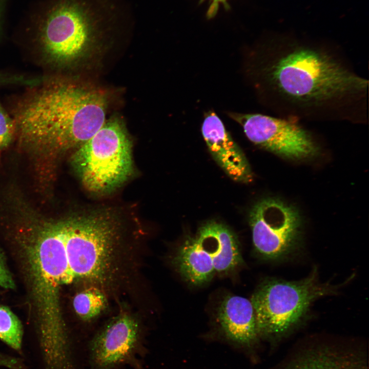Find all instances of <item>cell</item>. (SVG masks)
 <instances>
[{
  "mask_svg": "<svg viewBox=\"0 0 369 369\" xmlns=\"http://www.w3.org/2000/svg\"><path fill=\"white\" fill-rule=\"evenodd\" d=\"M244 67L259 101L274 115L367 121L368 80L337 45L276 33L249 50Z\"/></svg>",
  "mask_w": 369,
  "mask_h": 369,
  "instance_id": "obj_1",
  "label": "cell"
},
{
  "mask_svg": "<svg viewBox=\"0 0 369 369\" xmlns=\"http://www.w3.org/2000/svg\"><path fill=\"white\" fill-rule=\"evenodd\" d=\"M42 84L19 102L13 118L19 143L46 159L90 138L106 121L107 100L100 92L74 83Z\"/></svg>",
  "mask_w": 369,
  "mask_h": 369,
  "instance_id": "obj_2",
  "label": "cell"
},
{
  "mask_svg": "<svg viewBox=\"0 0 369 369\" xmlns=\"http://www.w3.org/2000/svg\"><path fill=\"white\" fill-rule=\"evenodd\" d=\"M14 239L29 285L40 352L57 356L73 347L63 318L60 292L71 284L58 218L19 212Z\"/></svg>",
  "mask_w": 369,
  "mask_h": 369,
  "instance_id": "obj_3",
  "label": "cell"
},
{
  "mask_svg": "<svg viewBox=\"0 0 369 369\" xmlns=\"http://www.w3.org/2000/svg\"><path fill=\"white\" fill-rule=\"evenodd\" d=\"M71 164L84 187L97 194L118 188L133 169L132 142L118 119L106 121L88 140L75 149Z\"/></svg>",
  "mask_w": 369,
  "mask_h": 369,
  "instance_id": "obj_4",
  "label": "cell"
},
{
  "mask_svg": "<svg viewBox=\"0 0 369 369\" xmlns=\"http://www.w3.org/2000/svg\"><path fill=\"white\" fill-rule=\"evenodd\" d=\"M336 291L329 283H320L316 271L297 281H265L251 300L259 335L275 341L282 338L299 323L314 301Z\"/></svg>",
  "mask_w": 369,
  "mask_h": 369,
  "instance_id": "obj_5",
  "label": "cell"
},
{
  "mask_svg": "<svg viewBox=\"0 0 369 369\" xmlns=\"http://www.w3.org/2000/svg\"><path fill=\"white\" fill-rule=\"evenodd\" d=\"M103 20L84 0H61L47 14L39 40L42 54L56 65L70 64L82 56L95 41Z\"/></svg>",
  "mask_w": 369,
  "mask_h": 369,
  "instance_id": "obj_6",
  "label": "cell"
},
{
  "mask_svg": "<svg viewBox=\"0 0 369 369\" xmlns=\"http://www.w3.org/2000/svg\"><path fill=\"white\" fill-rule=\"evenodd\" d=\"M227 115L242 126L252 142L282 158L303 160L319 152L313 134L299 120L260 113L228 112Z\"/></svg>",
  "mask_w": 369,
  "mask_h": 369,
  "instance_id": "obj_7",
  "label": "cell"
},
{
  "mask_svg": "<svg viewBox=\"0 0 369 369\" xmlns=\"http://www.w3.org/2000/svg\"><path fill=\"white\" fill-rule=\"evenodd\" d=\"M253 243L263 257L276 259L290 253L298 243L301 218L293 206L274 198L257 202L250 213Z\"/></svg>",
  "mask_w": 369,
  "mask_h": 369,
  "instance_id": "obj_8",
  "label": "cell"
},
{
  "mask_svg": "<svg viewBox=\"0 0 369 369\" xmlns=\"http://www.w3.org/2000/svg\"><path fill=\"white\" fill-rule=\"evenodd\" d=\"M146 352L138 322L132 316L121 314L89 343V369H141Z\"/></svg>",
  "mask_w": 369,
  "mask_h": 369,
  "instance_id": "obj_9",
  "label": "cell"
},
{
  "mask_svg": "<svg viewBox=\"0 0 369 369\" xmlns=\"http://www.w3.org/2000/svg\"><path fill=\"white\" fill-rule=\"evenodd\" d=\"M276 369H368L365 348L332 342H317L294 350Z\"/></svg>",
  "mask_w": 369,
  "mask_h": 369,
  "instance_id": "obj_10",
  "label": "cell"
},
{
  "mask_svg": "<svg viewBox=\"0 0 369 369\" xmlns=\"http://www.w3.org/2000/svg\"><path fill=\"white\" fill-rule=\"evenodd\" d=\"M201 131L210 153L227 175L237 182H250L253 174L245 155L214 111L206 113Z\"/></svg>",
  "mask_w": 369,
  "mask_h": 369,
  "instance_id": "obj_11",
  "label": "cell"
},
{
  "mask_svg": "<svg viewBox=\"0 0 369 369\" xmlns=\"http://www.w3.org/2000/svg\"><path fill=\"white\" fill-rule=\"evenodd\" d=\"M221 327L230 340L245 345L254 343L260 336L251 301L239 296H228L218 312Z\"/></svg>",
  "mask_w": 369,
  "mask_h": 369,
  "instance_id": "obj_12",
  "label": "cell"
},
{
  "mask_svg": "<svg viewBox=\"0 0 369 369\" xmlns=\"http://www.w3.org/2000/svg\"><path fill=\"white\" fill-rule=\"evenodd\" d=\"M196 236L210 252L215 272H229L241 263L237 239L227 225L209 221L199 229Z\"/></svg>",
  "mask_w": 369,
  "mask_h": 369,
  "instance_id": "obj_13",
  "label": "cell"
},
{
  "mask_svg": "<svg viewBox=\"0 0 369 369\" xmlns=\"http://www.w3.org/2000/svg\"><path fill=\"white\" fill-rule=\"evenodd\" d=\"M173 263L182 277L194 285L207 282L215 272L210 252L196 235L181 245Z\"/></svg>",
  "mask_w": 369,
  "mask_h": 369,
  "instance_id": "obj_14",
  "label": "cell"
},
{
  "mask_svg": "<svg viewBox=\"0 0 369 369\" xmlns=\"http://www.w3.org/2000/svg\"><path fill=\"white\" fill-rule=\"evenodd\" d=\"M107 298L102 289L90 286L76 294L73 299V306L77 315L83 320L90 321L105 309Z\"/></svg>",
  "mask_w": 369,
  "mask_h": 369,
  "instance_id": "obj_15",
  "label": "cell"
},
{
  "mask_svg": "<svg viewBox=\"0 0 369 369\" xmlns=\"http://www.w3.org/2000/svg\"><path fill=\"white\" fill-rule=\"evenodd\" d=\"M23 337V328L19 318L9 308L0 305V340L19 351Z\"/></svg>",
  "mask_w": 369,
  "mask_h": 369,
  "instance_id": "obj_16",
  "label": "cell"
},
{
  "mask_svg": "<svg viewBox=\"0 0 369 369\" xmlns=\"http://www.w3.org/2000/svg\"><path fill=\"white\" fill-rule=\"evenodd\" d=\"M14 119L7 113L0 101V150L7 148L15 135Z\"/></svg>",
  "mask_w": 369,
  "mask_h": 369,
  "instance_id": "obj_17",
  "label": "cell"
},
{
  "mask_svg": "<svg viewBox=\"0 0 369 369\" xmlns=\"http://www.w3.org/2000/svg\"><path fill=\"white\" fill-rule=\"evenodd\" d=\"M0 287L13 289L15 287L12 275L7 265L4 255L0 250Z\"/></svg>",
  "mask_w": 369,
  "mask_h": 369,
  "instance_id": "obj_18",
  "label": "cell"
},
{
  "mask_svg": "<svg viewBox=\"0 0 369 369\" xmlns=\"http://www.w3.org/2000/svg\"><path fill=\"white\" fill-rule=\"evenodd\" d=\"M25 369L23 361L19 358L0 353V368Z\"/></svg>",
  "mask_w": 369,
  "mask_h": 369,
  "instance_id": "obj_19",
  "label": "cell"
},
{
  "mask_svg": "<svg viewBox=\"0 0 369 369\" xmlns=\"http://www.w3.org/2000/svg\"><path fill=\"white\" fill-rule=\"evenodd\" d=\"M227 1L228 0H210V5L207 11L208 18H211L215 16L220 4H222L226 9L229 8V6Z\"/></svg>",
  "mask_w": 369,
  "mask_h": 369,
  "instance_id": "obj_20",
  "label": "cell"
}]
</instances>
